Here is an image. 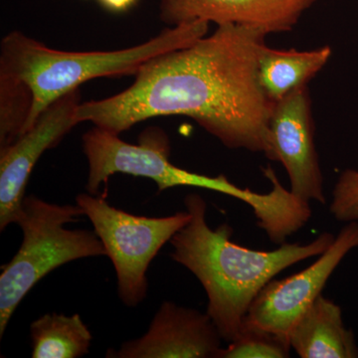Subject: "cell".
Listing matches in <instances>:
<instances>
[{
	"mask_svg": "<svg viewBox=\"0 0 358 358\" xmlns=\"http://www.w3.org/2000/svg\"><path fill=\"white\" fill-rule=\"evenodd\" d=\"M267 36L258 28L218 25L211 35L150 60L121 93L80 103L78 122L120 134L152 117L185 115L226 148L271 160L275 103L258 80Z\"/></svg>",
	"mask_w": 358,
	"mask_h": 358,
	"instance_id": "obj_1",
	"label": "cell"
},
{
	"mask_svg": "<svg viewBox=\"0 0 358 358\" xmlns=\"http://www.w3.org/2000/svg\"><path fill=\"white\" fill-rule=\"evenodd\" d=\"M185 206L192 219L171 240V257L199 279L208 296L207 313L228 343L236 338L252 303L275 275L322 255L336 239L324 232L308 244L285 242L272 251L249 249L231 241L233 229L227 223L209 227L207 204L200 195H186Z\"/></svg>",
	"mask_w": 358,
	"mask_h": 358,
	"instance_id": "obj_2",
	"label": "cell"
},
{
	"mask_svg": "<svg viewBox=\"0 0 358 358\" xmlns=\"http://www.w3.org/2000/svg\"><path fill=\"white\" fill-rule=\"evenodd\" d=\"M209 24L196 20L169 26L145 43L115 51L56 50L24 33L13 31L0 44V79L22 84L31 94L32 110L26 131L51 103L80 85L96 78L136 76L157 56L206 36Z\"/></svg>",
	"mask_w": 358,
	"mask_h": 358,
	"instance_id": "obj_3",
	"label": "cell"
},
{
	"mask_svg": "<svg viewBox=\"0 0 358 358\" xmlns=\"http://www.w3.org/2000/svg\"><path fill=\"white\" fill-rule=\"evenodd\" d=\"M83 150L88 160L87 190L98 194L100 186L115 173L152 179L159 192L178 186L203 188L222 193L248 204L257 221L268 224L281 212L282 200L277 189L257 193L231 182L225 176H208L174 166L169 160L171 143L162 129L148 128L141 134L136 145L126 143L119 134L94 127L84 134Z\"/></svg>",
	"mask_w": 358,
	"mask_h": 358,
	"instance_id": "obj_4",
	"label": "cell"
},
{
	"mask_svg": "<svg viewBox=\"0 0 358 358\" xmlns=\"http://www.w3.org/2000/svg\"><path fill=\"white\" fill-rule=\"evenodd\" d=\"M79 205H59L25 196L14 223L23 233L20 250L0 275V338L21 301L49 273L65 264L107 256L95 232L66 229L83 216Z\"/></svg>",
	"mask_w": 358,
	"mask_h": 358,
	"instance_id": "obj_5",
	"label": "cell"
},
{
	"mask_svg": "<svg viewBox=\"0 0 358 358\" xmlns=\"http://www.w3.org/2000/svg\"><path fill=\"white\" fill-rule=\"evenodd\" d=\"M100 238L117 274V294L124 305L134 308L148 296V268L160 249L189 222L187 210L166 217L134 215L112 206L100 195L76 197Z\"/></svg>",
	"mask_w": 358,
	"mask_h": 358,
	"instance_id": "obj_6",
	"label": "cell"
},
{
	"mask_svg": "<svg viewBox=\"0 0 358 358\" xmlns=\"http://www.w3.org/2000/svg\"><path fill=\"white\" fill-rule=\"evenodd\" d=\"M355 248H358V221L346 224L333 244L307 268L268 282L252 303L244 324L260 327L289 343L294 324L322 294L341 261Z\"/></svg>",
	"mask_w": 358,
	"mask_h": 358,
	"instance_id": "obj_7",
	"label": "cell"
},
{
	"mask_svg": "<svg viewBox=\"0 0 358 358\" xmlns=\"http://www.w3.org/2000/svg\"><path fill=\"white\" fill-rule=\"evenodd\" d=\"M271 160L286 169L294 196L308 202H327L324 176L315 143V122L308 86L275 103L268 122Z\"/></svg>",
	"mask_w": 358,
	"mask_h": 358,
	"instance_id": "obj_8",
	"label": "cell"
},
{
	"mask_svg": "<svg viewBox=\"0 0 358 358\" xmlns=\"http://www.w3.org/2000/svg\"><path fill=\"white\" fill-rule=\"evenodd\" d=\"M80 103L79 89L66 94L43 110L20 138L0 148V230L14 223L30 174L41 155L56 147L79 124Z\"/></svg>",
	"mask_w": 358,
	"mask_h": 358,
	"instance_id": "obj_9",
	"label": "cell"
},
{
	"mask_svg": "<svg viewBox=\"0 0 358 358\" xmlns=\"http://www.w3.org/2000/svg\"><path fill=\"white\" fill-rule=\"evenodd\" d=\"M223 339L208 313L164 301L141 338L110 350L114 358H219Z\"/></svg>",
	"mask_w": 358,
	"mask_h": 358,
	"instance_id": "obj_10",
	"label": "cell"
},
{
	"mask_svg": "<svg viewBox=\"0 0 358 358\" xmlns=\"http://www.w3.org/2000/svg\"><path fill=\"white\" fill-rule=\"evenodd\" d=\"M317 0H159V18L169 26L204 20L289 32Z\"/></svg>",
	"mask_w": 358,
	"mask_h": 358,
	"instance_id": "obj_11",
	"label": "cell"
},
{
	"mask_svg": "<svg viewBox=\"0 0 358 358\" xmlns=\"http://www.w3.org/2000/svg\"><path fill=\"white\" fill-rule=\"evenodd\" d=\"M289 343L301 358H358L355 334L343 324L341 307L322 294L294 324Z\"/></svg>",
	"mask_w": 358,
	"mask_h": 358,
	"instance_id": "obj_12",
	"label": "cell"
},
{
	"mask_svg": "<svg viewBox=\"0 0 358 358\" xmlns=\"http://www.w3.org/2000/svg\"><path fill=\"white\" fill-rule=\"evenodd\" d=\"M333 50L322 46L313 50L263 47L259 56L258 80L268 100L278 102L308 84L324 69Z\"/></svg>",
	"mask_w": 358,
	"mask_h": 358,
	"instance_id": "obj_13",
	"label": "cell"
},
{
	"mask_svg": "<svg viewBox=\"0 0 358 358\" xmlns=\"http://www.w3.org/2000/svg\"><path fill=\"white\" fill-rule=\"evenodd\" d=\"M33 358H79L88 355L92 336L78 313H46L30 326Z\"/></svg>",
	"mask_w": 358,
	"mask_h": 358,
	"instance_id": "obj_14",
	"label": "cell"
},
{
	"mask_svg": "<svg viewBox=\"0 0 358 358\" xmlns=\"http://www.w3.org/2000/svg\"><path fill=\"white\" fill-rule=\"evenodd\" d=\"M291 346L275 334L250 324H242L236 338L222 348L219 358H287Z\"/></svg>",
	"mask_w": 358,
	"mask_h": 358,
	"instance_id": "obj_15",
	"label": "cell"
},
{
	"mask_svg": "<svg viewBox=\"0 0 358 358\" xmlns=\"http://www.w3.org/2000/svg\"><path fill=\"white\" fill-rule=\"evenodd\" d=\"M329 211L341 222L358 221V171L345 169L341 173L334 185Z\"/></svg>",
	"mask_w": 358,
	"mask_h": 358,
	"instance_id": "obj_16",
	"label": "cell"
},
{
	"mask_svg": "<svg viewBox=\"0 0 358 358\" xmlns=\"http://www.w3.org/2000/svg\"><path fill=\"white\" fill-rule=\"evenodd\" d=\"M103 7L112 13H124L138 1V0H99Z\"/></svg>",
	"mask_w": 358,
	"mask_h": 358,
	"instance_id": "obj_17",
	"label": "cell"
}]
</instances>
